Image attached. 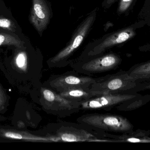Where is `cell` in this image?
Returning <instances> with one entry per match:
<instances>
[{
	"label": "cell",
	"mask_w": 150,
	"mask_h": 150,
	"mask_svg": "<svg viewBox=\"0 0 150 150\" xmlns=\"http://www.w3.org/2000/svg\"><path fill=\"white\" fill-rule=\"evenodd\" d=\"M44 136L52 137L55 142H101L114 143L106 132L95 131L81 123L59 121L48 124Z\"/></svg>",
	"instance_id": "obj_1"
},
{
	"label": "cell",
	"mask_w": 150,
	"mask_h": 150,
	"mask_svg": "<svg viewBox=\"0 0 150 150\" xmlns=\"http://www.w3.org/2000/svg\"><path fill=\"white\" fill-rule=\"evenodd\" d=\"M76 122L99 132L127 134L134 129V126L127 118L112 114H86L78 117Z\"/></svg>",
	"instance_id": "obj_2"
},
{
	"label": "cell",
	"mask_w": 150,
	"mask_h": 150,
	"mask_svg": "<svg viewBox=\"0 0 150 150\" xmlns=\"http://www.w3.org/2000/svg\"><path fill=\"white\" fill-rule=\"evenodd\" d=\"M146 25V21L140 19L128 26L109 33L100 41L88 46L77 59L102 54L106 50L132 39L136 36L137 31Z\"/></svg>",
	"instance_id": "obj_3"
},
{
	"label": "cell",
	"mask_w": 150,
	"mask_h": 150,
	"mask_svg": "<svg viewBox=\"0 0 150 150\" xmlns=\"http://www.w3.org/2000/svg\"><path fill=\"white\" fill-rule=\"evenodd\" d=\"M97 11L95 9L79 25L69 44L47 61L49 68H65L69 65L71 63L70 58L82 44L94 23Z\"/></svg>",
	"instance_id": "obj_4"
},
{
	"label": "cell",
	"mask_w": 150,
	"mask_h": 150,
	"mask_svg": "<svg viewBox=\"0 0 150 150\" xmlns=\"http://www.w3.org/2000/svg\"><path fill=\"white\" fill-rule=\"evenodd\" d=\"M122 60L119 55L109 53L82 59H75L69 66L80 74L92 77L96 74L115 69L121 64Z\"/></svg>",
	"instance_id": "obj_5"
},
{
	"label": "cell",
	"mask_w": 150,
	"mask_h": 150,
	"mask_svg": "<svg viewBox=\"0 0 150 150\" xmlns=\"http://www.w3.org/2000/svg\"><path fill=\"white\" fill-rule=\"evenodd\" d=\"M137 82L132 78L128 71H120L96 78L90 90L95 96L106 94H123L137 86Z\"/></svg>",
	"instance_id": "obj_6"
},
{
	"label": "cell",
	"mask_w": 150,
	"mask_h": 150,
	"mask_svg": "<svg viewBox=\"0 0 150 150\" xmlns=\"http://www.w3.org/2000/svg\"><path fill=\"white\" fill-rule=\"evenodd\" d=\"M40 94V105L48 114L65 118L81 111L80 103L67 99L48 87L41 86Z\"/></svg>",
	"instance_id": "obj_7"
},
{
	"label": "cell",
	"mask_w": 150,
	"mask_h": 150,
	"mask_svg": "<svg viewBox=\"0 0 150 150\" xmlns=\"http://www.w3.org/2000/svg\"><path fill=\"white\" fill-rule=\"evenodd\" d=\"M96 78L80 74L75 70L51 75L43 85L59 92L74 88H90Z\"/></svg>",
	"instance_id": "obj_8"
},
{
	"label": "cell",
	"mask_w": 150,
	"mask_h": 150,
	"mask_svg": "<svg viewBox=\"0 0 150 150\" xmlns=\"http://www.w3.org/2000/svg\"><path fill=\"white\" fill-rule=\"evenodd\" d=\"M136 97V95L128 93L98 95L80 103V109L81 110L109 111L115 107L134 99Z\"/></svg>",
	"instance_id": "obj_9"
},
{
	"label": "cell",
	"mask_w": 150,
	"mask_h": 150,
	"mask_svg": "<svg viewBox=\"0 0 150 150\" xmlns=\"http://www.w3.org/2000/svg\"><path fill=\"white\" fill-rule=\"evenodd\" d=\"M30 20L39 33L47 27L51 18V11L47 0H32Z\"/></svg>",
	"instance_id": "obj_10"
},
{
	"label": "cell",
	"mask_w": 150,
	"mask_h": 150,
	"mask_svg": "<svg viewBox=\"0 0 150 150\" xmlns=\"http://www.w3.org/2000/svg\"><path fill=\"white\" fill-rule=\"evenodd\" d=\"M63 97L71 101L82 103L95 97L90 88H74L59 92Z\"/></svg>",
	"instance_id": "obj_11"
},
{
	"label": "cell",
	"mask_w": 150,
	"mask_h": 150,
	"mask_svg": "<svg viewBox=\"0 0 150 150\" xmlns=\"http://www.w3.org/2000/svg\"><path fill=\"white\" fill-rule=\"evenodd\" d=\"M114 139L117 143H150V137L146 131L138 130L135 132L123 134L122 135H115Z\"/></svg>",
	"instance_id": "obj_12"
},
{
	"label": "cell",
	"mask_w": 150,
	"mask_h": 150,
	"mask_svg": "<svg viewBox=\"0 0 150 150\" xmlns=\"http://www.w3.org/2000/svg\"><path fill=\"white\" fill-rule=\"evenodd\" d=\"M128 72L129 75L137 82L150 81V60L137 64Z\"/></svg>",
	"instance_id": "obj_13"
},
{
	"label": "cell",
	"mask_w": 150,
	"mask_h": 150,
	"mask_svg": "<svg viewBox=\"0 0 150 150\" xmlns=\"http://www.w3.org/2000/svg\"><path fill=\"white\" fill-rule=\"evenodd\" d=\"M138 0H120L117 9L118 15L128 14L134 7Z\"/></svg>",
	"instance_id": "obj_14"
},
{
	"label": "cell",
	"mask_w": 150,
	"mask_h": 150,
	"mask_svg": "<svg viewBox=\"0 0 150 150\" xmlns=\"http://www.w3.org/2000/svg\"><path fill=\"white\" fill-rule=\"evenodd\" d=\"M22 41L16 37L6 33H0V46L3 45L20 46Z\"/></svg>",
	"instance_id": "obj_15"
},
{
	"label": "cell",
	"mask_w": 150,
	"mask_h": 150,
	"mask_svg": "<svg viewBox=\"0 0 150 150\" xmlns=\"http://www.w3.org/2000/svg\"><path fill=\"white\" fill-rule=\"evenodd\" d=\"M138 16L141 19L145 20L147 25L150 26V0H145Z\"/></svg>",
	"instance_id": "obj_16"
},
{
	"label": "cell",
	"mask_w": 150,
	"mask_h": 150,
	"mask_svg": "<svg viewBox=\"0 0 150 150\" xmlns=\"http://www.w3.org/2000/svg\"><path fill=\"white\" fill-rule=\"evenodd\" d=\"M0 27L11 30L14 27V24L9 19L5 18H0Z\"/></svg>",
	"instance_id": "obj_17"
},
{
	"label": "cell",
	"mask_w": 150,
	"mask_h": 150,
	"mask_svg": "<svg viewBox=\"0 0 150 150\" xmlns=\"http://www.w3.org/2000/svg\"><path fill=\"white\" fill-rule=\"evenodd\" d=\"M17 64L19 68H23L25 63V57L24 54L20 53L17 58Z\"/></svg>",
	"instance_id": "obj_18"
},
{
	"label": "cell",
	"mask_w": 150,
	"mask_h": 150,
	"mask_svg": "<svg viewBox=\"0 0 150 150\" xmlns=\"http://www.w3.org/2000/svg\"><path fill=\"white\" fill-rule=\"evenodd\" d=\"M5 136L8 138L11 139H18V140H21L23 139V136L19 134L16 133H12V132H8L5 134Z\"/></svg>",
	"instance_id": "obj_19"
},
{
	"label": "cell",
	"mask_w": 150,
	"mask_h": 150,
	"mask_svg": "<svg viewBox=\"0 0 150 150\" xmlns=\"http://www.w3.org/2000/svg\"><path fill=\"white\" fill-rule=\"evenodd\" d=\"M118 0H104L102 3L103 7L105 9H109Z\"/></svg>",
	"instance_id": "obj_20"
},
{
	"label": "cell",
	"mask_w": 150,
	"mask_h": 150,
	"mask_svg": "<svg viewBox=\"0 0 150 150\" xmlns=\"http://www.w3.org/2000/svg\"><path fill=\"white\" fill-rule=\"evenodd\" d=\"M139 49L142 52H150V43L140 46Z\"/></svg>",
	"instance_id": "obj_21"
},
{
	"label": "cell",
	"mask_w": 150,
	"mask_h": 150,
	"mask_svg": "<svg viewBox=\"0 0 150 150\" xmlns=\"http://www.w3.org/2000/svg\"><path fill=\"white\" fill-rule=\"evenodd\" d=\"M142 87V90H150V81L149 82L146 83V84H144V85H142L141 86Z\"/></svg>",
	"instance_id": "obj_22"
}]
</instances>
